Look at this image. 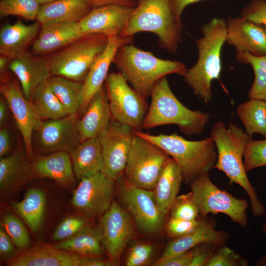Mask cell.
<instances>
[{"label": "cell", "instance_id": "1", "mask_svg": "<svg viewBox=\"0 0 266 266\" xmlns=\"http://www.w3.org/2000/svg\"><path fill=\"white\" fill-rule=\"evenodd\" d=\"M113 63L132 87L146 99L156 83L170 74L183 76L187 68L180 61L159 58L131 43L119 47Z\"/></svg>", "mask_w": 266, "mask_h": 266}, {"label": "cell", "instance_id": "2", "mask_svg": "<svg viewBox=\"0 0 266 266\" xmlns=\"http://www.w3.org/2000/svg\"><path fill=\"white\" fill-rule=\"evenodd\" d=\"M210 137L214 141L217 151V159L214 168L224 172L230 183H237L246 191L250 200L254 215L264 214L265 207L258 200L243 165L244 152L251 137L236 125L230 123L226 128L221 121L214 124Z\"/></svg>", "mask_w": 266, "mask_h": 266}, {"label": "cell", "instance_id": "3", "mask_svg": "<svg viewBox=\"0 0 266 266\" xmlns=\"http://www.w3.org/2000/svg\"><path fill=\"white\" fill-rule=\"evenodd\" d=\"M202 36L196 41L198 58L183 76L185 82L205 103L211 100L212 81L220 77L222 71L221 51L226 42L227 20L215 17L204 24Z\"/></svg>", "mask_w": 266, "mask_h": 266}, {"label": "cell", "instance_id": "4", "mask_svg": "<svg viewBox=\"0 0 266 266\" xmlns=\"http://www.w3.org/2000/svg\"><path fill=\"white\" fill-rule=\"evenodd\" d=\"M182 25L176 20L171 0H139L121 33L122 37H133L139 32L157 35L159 45L174 53L182 39Z\"/></svg>", "mask_w": 266, "mask_h": 266}, {"label": "cell", "instance_id": "5", "mask_svg": "<svg viewBox=\"0 0 266 266\" xmlns=\"http://www.w3.org/2000/svg\"><path fill=\"white\" fill-rule=\"evenodd\" d=\"M151 100L144 120L143 128L177 125L186 135L201 134L209 122L210 115L200 110H192L184 106L170 89L166 76L155 84Z\"/></svg>", "mask_w": 266, "mask_h": 266}, {"label": "cell", "instance_id": "6", "mask_svg": "<svg viewBox=\"0 0 266 266\" xmlns=\"http://www.w3.org/2000/svg\"><path fill=\"white\" fill-rule=\"evenodd\" d=\"M141 136L162 149L174 159L180 167L183 180L191 182L196 177L208 173L214 168L217 151L210 137L202 140H187L176 133L152 135L134 131Z\"/></svg>", "mask_w": 266, "mask_h": 266}, {"label": "cell", "instance_id": "7", "mask_svg": "<svg viewBox=\"0 0 266 266\" xmlns=\"http://www.w3.org/2000/svg\"><path fill=\"white\" fill-rule=\"evenodd\" d=\"M108 39L100 33L84 35L62 49L44 56L51 75L83 82L91 65L104 49Z\"/></svg>", "mask_w": 266, "mask_h": 266}, {"label": "cell", "instance_id": "8", "mask_svg": "<svg viewBox=\"0 0 266 266\" xmlns=\"http://www.w3.org/2000/svg\"><path fill=\"white\" fill-rule=\"evenodd\" d=\"M169 156L157 145L134 133L124 177L131 184L153 190Z\"/></svg>", "mask_w": 266, "mask_h": 266}, {"label": "cell", "instance_id": "9", "mask_svg": "<svg viewBox=\"0 0 266 266\" xmlns=\"http://www.w3.org/2000/svg\"><path fill=\"white\" fill-rule=\"evenodd\" d=\"M193 196L201 218L209 213H223L244 228L247 224L246 200L239 199L218 188L211 181L208 172L200 174L190 182Z\"/></svg>", "mask_w": 266, "mask_h": 266}, {"label": "cell", "instance_id": "10", "mask_svg": "<svg viewBox=\"0 0 266 266\" xmlns=\"http://www.w3.org/2000/svg\"><path fill=\"white\" fill-rule=\"evenodd\" d=\"M104 84L112 118L141 131L149 108L146 99L129 85L120 72L108 74Z\"/></svg>", "mask_w": 266, "mask_h": 266}, {"label": "cell", "instance_id": "11", "mask_svg": "<svg viewBox=\"0 0 266 266\" xmlns=\"http://www.w3.org/2000/svg\"><path fill=\"white\" fill-rule=\"evenodd\" d=\"M116 181L118 182L122 202L140 231L148 235L159 233L163 227L165 215L156 204L153 190L131 184L123 175Z\"/></svg>", "mask_w": 266, "mask_h": 266}, {"label": "cell", "instance_id": "12", "mask_svg": "<svg viewBox=\"0 0 266 266\" xmlns=\"http://www.w3.org/2000/svg\"><path fill=\"white\" fill-rule=\"evenodd\" d=\"M134 135V130L113 118L98 136L104 167L102 171L116 180L123 175Z\"/></svg>", "mask_w": 266, "mask_h": 266}, {"label": "cell", "instance_id": "13", "mask_svg": "<svg viewBox=\"0 0 266 266\" xmlns=\"http://www.w3.org/2000/svg\"><path fill=\"white\" fill-rule=\"evenodd\" d=\"M103 247L113 265L119 262L128 243L133 238L134 229L127 212L113 200L103 214L99 227Z\"/></svg>", "mask_w": 266, "mask_h": 266}, {"label": "cell", "instance_id": "14", "mask_svg": "<svg viewBox=\"0 0 266 266\" xmlns=\"http://www.w3.org/2000/svg\"><path fill=\"white\" fill-rule=\"evenodd\" d=\"M115 181L103 171L81 179L73 192V205L89 215L103 214L113 201Z\"/></svg>", "mask_w": 266, "mask_h": 266}, {"label": "cell", "instance_id": "15", "mask_svg": "<svg viewBox=\"0 0 266 266\" xmlns=\"http://www.w3.org/2000/svg\"><path fill=\"white\" fill-rule=\"evenodd\" d=\"M0 91L9 107L24 140L25 151L29 158L33 157L32 134L41 121L30 100L25 97L16 81L2 77Z\"/></svg>", "mask_w": 266, "mask_h": 266}, {"label": "cell", "instance_id": "16", "mask_svg": "<svg viewBox=\"0 0 266 266\" xmlns=\"http://www.w3.org/2000/svg\"><path fill=\"white\" fill-rule=\"evenodd\" d=\"M77 114L39 123L36 128L41 148L45 151L70 153L81 141L78 131Z\"/></svg>", "mask_w": 266, "mask_h": 266}, {"label": "cell", "instance_id": "17", "mask_svg": "<svg viewBox=\"0 0 266 266\" xmlns=\"http://www.w3.org/2000/svg\"><path fill=\"white\" fill-rule=\"evenodd\" d=\"M226 42L236 53L248 52L257 57L266 55V28L241 16H229Z\"/></svg>", "mask_w": 266, "mask_h": 266}, {"label": "cell", "instance_id": "18", "mask_svg": "<svg viewBox=\"0 0 266 266\" xmlns=\"http://www.w3.org/2000/svg\"><path fill=\"white\" fill-rule=\"evenodd\" d=\"M92 257L40 244L20 252L7 266H89Z\"/></svg>", "mask_w": 266, "mask_h": 266}, {"label": "cell", "instance_id": "19", "mask_svg": "<svg viewBox=\"0 0 266 266\" xmlns=\"http://www.w3.org/2000/svg\"><path fill=\"white\" fill-rule=\"evenodd\" d=\"M133 8L108 5L93 8L78 22L84 35L100 33L120 36Z\"/></svg>", "mask_w": 266, "mask_h": 266}, {"label": "cell", "instance_id": "20", "mask_svg": "<svg viewBox=\"0 0 266 266\" xmlns=\"http://www.w3.org/2000/svg\"><path fill=\"white\" fill-rule=\"evenodd\" d=\"M40 32L30 52L44 57L59 51L84 35L79 22L48 23L41 25Z\"/></svg>", "mask_w": 266, "mask_h": 266}, {"label": "cell", "instance_id": "21", "mask_svg": "<svg viewBox=\"0 0 266 266\" xmlns=\"http://www.w3.org/2000/svg\"><path fill=\"white\" fill-rule=\"evenodd\" d=\"M133 37L120 36L109 37L103 51L91 65L83 81V98L79 112L83 114L93 96L103 87L108 75L109 66L120 46L131 43Z\"/></svg>", "mask_w": 266, "mask_h": 266}, {"label": "cell", "instance_id": "22", "mask_svg": "<svg viewBox=\"0 0 266 266\" xmlns=\"http://www.w3.org/2000/svg\"><path fill=\"white\" fill-rule=\"evenodd\" d=\"M8 70L16 75L25 97L29 100L35 90L51 76L45 58L35 56L29 51L12 60Z\"/></svg>", "mask_w": 266, "mask_h": 266}, {"label": "cell", "instance_id": "23", "mask_svg": "<svg viewBox=\"0 0 266 266\" xmlns=\"http://www.w3.org/2000/svg\"><path fill=\"white\" fill-rule=\"evenodd\" d=\"M32 165L26 155L17 150L0 161V193L7 198L18 192L28 183L33 176Z\"/></svg>", "mask_w": 266, "mask_h": 266}, {"label": "cell", "instance_id": "24", "mask_svg": "<svg viewBox=\"0 0 266 266\" xmlns=\"http://www.w3.org/2000/svg\"><path fill=\"white\" fill-rule=\"evenodd\" d=\"M199 225L192 232L175 237L167 245L160 259L153 266L188 251L196 246L209 243L219 246H224L228 236L224 232L216 231L212 223L202 218Z\"/></svg>", "mask_w": 266, "mask_h": 266}, {"label": "cell", "instance_id": "25", "mask_svg": "<svg viewBox=\"0 0 266 266\" xmlns=\"http://www.w3.org/2000/svg\"><path fill=\"white\" fill-rule=\"evenodd\" d=\"M112 119L108 96L104 87L90 100L77 126L81 141L98 137L109 126Z\"/></svg>", "mask_w": 266, "mask_h": 266}, {"label": "cell", "instance_id": "26", "mask_svg": "<svg viewBox=\"0 0 266 266\" xmlns=\"http://www.w3.org/2000/svg\"><path fill=\"white\" fill-rule=\"evenodd\" d=\"M41 24L35 21L29 25L18 20L14 23H7L0 30V55L13 60L32 46L37 37Z\"/></svg>", "mask_w": 266, "mask_h": 266}, {"label": "cell", "instance_id": "27", "mask_svg": "<svg viewBox=\"0 0 266 266\" xmlns=\"http://www.w3.org/2000/svg\"><path fill=\"white\" fill-rule=\"evenodd\" d=\"M93 7L86 0H57L40 5L37 21L48 23L77 22Z\"/></svg>", "mask_w": 266, "mask_h": 266}, {"label": "cell", "instance_id": "28", "mask_svg": "<svg viewBox=\"0 0 266 266\" xmlns=\"http://www.w3.org/2000/svg\"><path fill=\"white\" fill-rule=\"evenodd\" d=\"M73 169L79 179L102 171L104 162L98 137L81 141L70 153Z\"/></svg>", "mask_w": 266, "mask_h": 266}, {"label": "cell", "instance_id": "29", "mask_svg": "<svg viewBox=\"0 0 266 266\" xmlns=\"http://www.w3.org/2000/svg\"><path fill=\"white\" fill-rule=\"evenodd\" d=\"M34 174L52 179L63 185H70L75 181L70 154L56 151L37 158L32 164Z\"/></svg>", "mask_w": 266, "mask_h": 266}, {"label": "cell", "instance_id": "30", "mask_svg": "<svg viewBox=\"0 0 266 266\" xmlns=\"http://www.w3.org/2000/svg\"><path fill=\"white\" fill-rule=\"evenodd\" d=\"M182 181L180 167L174 159L169 158L153 190L156 204L164 215L170 210Z\"/></svg>", "mask_w": 266, "mask_h": 266}, {"label": "cell", "instance_id": "31", "mask_svg": "<svg viewBox=\"0 0 266 266\" xmlns=\"http://www.w3.org/2000/svg\"><path fill=\"white\" fill-rule=\"evenodd\" d=\"M46 204L44 191L40 189L33 188L25 193L22 200L12 202L11 206L31 231L36 233L40 230L44 220Z\"/></svg>", "mask_w": 266, "mask_h": 266}, {"label": "cell", "instance_id": "32", "mask_svg": "<svg viewBox=\"0 0 266 266\" xmlns=\"http://www.w3.org/2000/svg\"><path fill=\"white\" fill-rule=\"evenodd\" d=\"M61 249L88 257H100L102 245L98 229L86 226L71 237L53 244Z\"/></svg>", "mask_w": 266, "mask_h": 266}, {"label": "cell", "instance_id": "33", "mask_svg": "<svg viewBox=\"0 0 266 266\" xmlns=\"http://www.w3.org/2000/svg\"><path fill=\"white\" fill-rule=\"evenodd\" d=\"M47 82L69 114H77L83 101V82L57 75L50 76Z\"/></svg>", "mask_w": 266, "mask_h": 266}, {"label": "cell", "instance_id": "34", "mask_svg": "<svg viewBox=\"0 0 266 266\" xmlns=\"http://www.w3.org/2000/svg\"><path fill=\"white\" fill-rule=\"evenodd\" d=\"M236 111L249 136L258 133L266 138V101L250 99L239 104Z\"/></svg>", "mask_w": 266, "mask_h": 266}, {"label": "cell", "instance_id": "35", "mask_svg": "<svg viewBox=\"0 0 266 266\" xmlns=\"http://www.w3.org/2000/svg\"><path fill=\"white\" fill-rule=\"evenodd\" d=\"M30 100L41 118L57 119L69 115L66 107L51 89L47 80L35 90Z\"/></svg>", "mask_w": 266, "mask_h": 266}, {"label": "cell", "instance_id": "36", "mask_svg": "<svg viewBox=\"0 0 266 266\" xmlns=\"http://www.w3.org/2000/svg\"><path fill=\"white\" fill-rule=\"evenodd\" d=\"M40 5L36 0H0L1 17L16 16L25 21H36Z\"/></svg>", "mask_w": 266, "mask_h": 266}, {"label": "cell", "instance_id": "37", "mask_svg": "<svg viewBox=\"0 0 266 266\" xmlns=\"http://www.w3.org/2000/svg\"><path fill=\"white\" fill-rule=\"evenodd\" d=\"M0 223L20 252L30 248L31 241L28 231L19 218L13 214L7 213L2 217Z\"/></svg>", "mask_w": 266, "mask_h": 266}, {"label": "cell", "instance_id": "38", "mask_svg": "<svg viewBox=\"0 0 266 266\" xmlns=\"http://www.w3.org/2000/svg\"><path fill=\"white\" fill-rule=\"evenodd\" d=\"M243 165L246 172L266 166V138L251 139L249 141L244 154Z\"/></svg>", "mask_w": 266, "mask_h": 266}, {"label": "cell", "instance_id": "39", "mask_svg": "<svg viewBox=\"0 0 266 266\" xmlns=\"http://www.w3.org/2000/svg\"><path fill=\"white\" fill-rule=\"evenodd\" d=\"M170 211L171 217L186 220L199 219V209L191 192L177 196Z\"/></svg>", "mask_w": 266, "mask_h": 266}, {"label": "cell", "instance_id": "40", "mask_svg": "<svg viewBox=\"0 0 266 266\" xmlns=\"http://www.w3.org/2000/svg\"><path fill=\"white\" fill-rule=\"evenodd\" d=\"M154 253L153 246L148 243H136L130 249L126 259L127 266H141L151 261Z\"/></svg>", "mask_w": 266, "mask_h": 266}, {"label": "cell", "instance_id": "41", "mask_svg": "<svg viewBox=\"0 0 266 266\" xmlns=\"http://www.w3.org/2000/svg\"><path fill=\"white\" fill-rule=\"evenodd\" d=\"M83 219L75 216H69L64 219L54 231L52 240L61 241L72 237L86 226Z\"/></svg>", "mask_w": 266, "mask_h": 266}, {"label": "cell", "instance_id": "42", "mask_svg": "<svg viewBox=\"0 0 266 266\" xmlns=\"http://www.w3.org/2000/svg\"><path fill=\"white\" fill-rule=\"evenodd\" d=\"M246 266L247 263L241 260L240 256L230 248L220 246L214 252L206 266Z\"/></svg>", "mask_w": 266, "mask_h": 266}, {"label": "cell", "instance_id": "43", "mask_svg": "<svg viewBox=\"0 0 266 266\" xmlns=\"http://www.w3.org/2000/svg\"><path fill=\"white\" fill-rule=\"evenodd\" d=\"M201 219L186 220L171 217L166 224V230L171 236L177 237L194 231L199 225Z\"/></svg>", "mask_w": 266, "mask_h": 266}, {"label": "cell", "instance_id": "44", "mask_svg": "<svg viewBox=\"0 0 266 266\" xmlns=\"http://www.w3.org/2000/svg\"><path fill=\"white\" fill-rule=\"evenodd\" d=\"M240 16L266 28V0H251L242 9Z\"/></svg>", "mask_w": 266, "mask_h": 266}, {"label": "cell", "instance_id": "45", "mask_svg": "<svg viewBox=\"0 0 266 266\" xmlns=\"http://www.w3.org/2000/svg\"><path fill=\"white\" fill-rule=\"evenodd\" d=\"M254 72V80L248 92V98L266 101V72L255 64H250Z\"/></svg>", "mask_w": 266, "mask_h": 266}, {"label": "cell", "instance_id": "46", "mask_svg": "<svg viewBox=\"0 0 266 266\" xmlns=\"http://www.w3.org/2000/svg\"><path fill=\"white\" fill-rule=\"evenodd\" d=\"M11 238L0 224V260L1 264H6L16 257L20 252L14 247Z\"/></svg>", "mask_w": 266, "mask_h": 266}, {"label": "cell", "instance_id": "47", "mask_svg": "<svg viewBox=\"0 0 266 266\" xmlns=\"http://www.w3.org/2000/svg\"><path fill=\"white\" fill-rule=\"evenodd\" d=\"M216 244L204 243L193 248V257L190 266H206L215 252Z\"/></svg>", "mask_w": 266, "mask_h": 266}, {"label": "cell", "instance_id": "48", "mask_svg": "<svg viewBox=\"0 0 266 266\" xmlns=\"http://www.w3.org/2000/svg\"><path fill=\"white\" fill-rule=\"evenodd\" d=\"M193 257V249L166 260L157 266H190Z\"/></svg>", "mask_w": 266, "mask_h": 266}, {"label": "cell", "instance_id": "49", "mask_svg": "<svg viewBox=\"0 0 266 266\" xmlns=\"http://www.w3.org/2000/svg\"><path fill=\"white\" fill-rule=\"evenodd\" d=\"M237 60L245 64H255L266 72V55L261 57L255 56L248 52L236 53Z\"/></svg>", "mask_w": 266, "mask_h": 266}, {"label": "cell", "instance_id": "50", "mask_svg": "<svg viewBox=\"0 0 266 266\" xmlns=\"http://www.w3.org/2000/svg\"><path fill=\"white\" fill-rule=\"evenodd\" d=\"M93 8L108 5H118L134 8L136 3L133 0H86Z\"/></svg>", "mask_w": 266, "mask_h": 266}, {"label": "cell", "instance_id": "51", "mask_svg": "<svg viewBox=\"0 0 266 266\" xmlns=\"http://www.w3.org/2000/svg\"><path fill=\"white\" fill-rule=\"evenodd\" d=\"M202 0H171L172 10L176 21L182 25L181 17L184 9L191 4Z\"/></svg>", "mask_w": 266, "mask_h": 266}, {"label": "cell", "instance_id": "52", "mask_svg": "<svg viewBox=\"0 0 266 266\" xmlns=\"http://www.w3.org/2000/svg\"><path fill=\"white\" fill-rule=\"evenodd\" d=\"M10 149L9 133L6 128L0 130V157H5Z\"/></svg>", "mask_w": 266, "mask_h": 266}, {"label": "cell", "instance_id": "53", "mask_svg": "<svg viewBox=\"0 0 266 266\" xmlns=\"http://www.w3.org/2000/svg\"><path fill=\"white\" fill-rule=\"evenodd\" d=\"M8 104L5 98L2 96L0 100V124L5 123L8 114Z\"/></svg>", "mask_w": 266, "mask_h": 266}, {"label": "cell", "instance_id": "54", "mask_svg": "<svg viewBox=\"0 0 266 266\" xmlns=\"http://www.w3.org/2000/svg\"><path fill=\"white\" fill-rule=\"evenodd\" d=\"M12 60L4 56L0 55V72L4 73L8 70V66Z\"/></svg>", "mask_w": 266, "mask_h": 266}, {"label": "cell", "instance_id": "55", "mask_svg": "<svg viewBox=\"0 0 266 266\" xmlns=\"http://www.w3.org/2000/svg\"><path fill=\"white\" fill-rule=\"evenodd\" d=\"M57 0H36L40 5L48 3Z\"/></svg>", "mask_w": 266, "mask_h": 266}, {"label": "cell", "instance_id": "56", "mask_svg": "<svg viewBox=\"0 0 266 266\" xmlns=\"http://www.w3.org/2000/svg\"><path fill=\"white\" fill-rule=\"evenodd\" d=\"M258 265L266 266V256L258 261Z\"/></svg>", "mask_w": 266, "mask_h": 266}, {"label": "cell", "instance_id": "57", "mask_svg": "<svg viewBox=\"0 0 266 266\" xmlns=\"http://www.w3.org/2000/svg\"><path fill=\"white\" fill-rule=\"evenodd\" d=\"M263 232L264 233H266V221L265 223L264 224V225L263 228Z\"/></svg>", "mask_w": 266, "mask_h": 266}, {"label": "cell", "instance_id": "58", "mask_svg": "<svg viewBox=\"0 0 266 266\" xmlns=\"http://www.w3.org/2000/svg\"><path fill=\"white\" fill-rule=\"evenodd\" d=\"M136 4L139 0H133Z\"/></svg>", "mask_w": 266, "mask_h": 266}]
</instances>
